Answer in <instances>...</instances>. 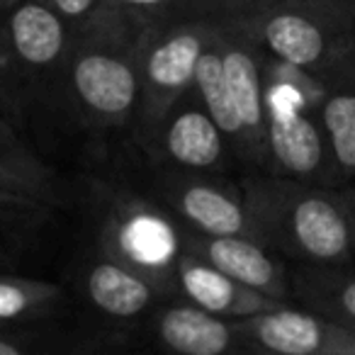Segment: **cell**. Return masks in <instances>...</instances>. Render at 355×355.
Returning a JSON list of instances; mask_svg holds the SVG:
<instances>
[{
	"label": "cell",
	"instance_id": "obj_19",
	"mask_svg": "<svg viewBox=\"0 0 355 355\" xmlns=\"http://www.w3.org/2000/svg\"><path fill=\"white\" fill-rule=\"evenodd\" d=\"M292 295L316 309V314L355 326V277L336 275L329 266L311 268L292 277Z\"/></svg>",
	"mask_w": 355,
	"mask_h": 355
},
{
	"label": "cell",
	"instance_id": "obj_26",
	"mask_svg": "<svg viewBox=\"0 0 355 355\" xmlns=\"http://www.w3.org/2000/svg\"><path fill=\"white\" fill-rule=\"evenodd\" d=\"M3 202H6V200H0V207H3ZM0 222H3V217H0Z\"/></svg>",
	"mask_w": 355,
	"mask_h": 355
},
{
	"label": "cell",
	"instance_id": "obj_4",
	"mask_svg": "<svg viewBox=\"0 0 355 355\" xmlns=\"http://www.w3.org/2000/svg\"><path fill=\"white\" fill-rule=\"evenodd\" d=\"M266 56L304 73H326L355 54V15L319 8H275L236 20Z\"/></svg>",
	"mask_w": 355,
	"mask_h": 355
},
{
	"label": "cell",
	"instance_id": "obj_8",
	"mask_svg": "<svg viewBox=\"0 0 355 355\" xmlns=\"http://www.w3.org/2000/svg\"><path fill=\"white\" fill-rule=\"evenodd\" d=\"M151 141H158L168 161L185 171H209L222 166L229 151L222 129L205 110L195 85L178 98Z\"/></svg>",
	"mask_w": 355,
	"mask_h": 355
},
{
	"label": "cell",
	"instance_id": "obj_9",
	"mask_svg": "<svg viewBox=\"0 0 355 355\" xmlns=\"http://www.w3.org/2000/svg\"><path fill=\"white\" fill-rule=\"evenodd\" d=\"M185 251L198 253L209 266H214L248 290L261 292L280 304H287L290 300L292 280L287 277L285 266L275 256H270L258 239L243 236V234L202 236V241L188 243Z\"/></svg>",
	"mask_w": 355,
	"mask_h": 355
},
{
	"label": "cell",
	"instance_id": "obj_20",
	"mask_svg": "<svg viewBox=\"0 0 355 355\" xmlns=\"http://www.w3.org/2000/svg\"><path fill=\"white\" fill-rule=\"evenodd\" d=\"M193 3L198 15L207 20H236L275 8H319V10L355 15V0H193Z\"/></svg>",
	"mask_w": 355,
	"mask_h": 355
},
{
	"label": "cell",
	"instance_id": "obj_5",
	"mask_svg": "<svg viewBox=\"0 0 355 355\" xmlns=\"http://www.w3.org/2000/svg\"><path fill=\"white\" fill-rule=\"evenodd\" d=\"M243 348L277 355H355V326L277 304L234 319Z\"/></svg>",
	"mask_w": 355,
	"mask_h": 355
},
{
	"label": "cell",
	"instance_id": "obj_24",
	"mask_svg": "<svg viewBox=\"0 0 355 355\" xmlns=\"http://www.w3.org/2000/svg\"><path fill=\"white\" fill-rule=\"evenodd\" d=\"M25 353V345L15 343L10 338H0V355H22Z\"/></svg>",
	"mask_w": 355,
	"mask_h": 355
},
{
	"label": "cell",
	"instance_id": "obj_10",
	"mask_svg": "<svg viewBox=\"0 0 355 355\" xmlns=\"http://www.w3.org/2000/svg\"><path fill=\"white\" fill-rule=\"evenodd\" d=\"M8 49L30 69H54L66 64L71 49V25L44 0H15L6 10Z\"/></svg>",
	"mask_w": 355,
	"mask_h": 355
},
{
	"label": "cell",
	"instance_id": "obj_1",
	"mask_svg": "<svg viewBox=\"0 0 355 355\" xmlns=\"http://www.w3.org/2000/svg\"><path fill=\"white\" fill-rule=\"evenodd\" d=\"M256 239L311 266L355 258V209L321 185L287 178L253 180L243 198Z\"/></svg>",
	"mask_w": 355,
	"mask_h": 355
},
{
	"label": "cell",
	"instance_id": "obj_23",
	"mask_svg": "<svg viewBox=\"0 0 355 355\" xmlns=\"http://www.w3.org/2000/svg\"><path fill=\"white\" fill-rule=\"evenodd\" d=\"M44 3L69 22L71 30L88 25L93 17H98L107 8V0H44Z\"/></svg>",
	"mask_w": 355,
	"mask_h": 355
},
{
	"label": "cell",
	"instance_id": "obj_17",
	"mask_svg": "<svg viewBox=\"0 0 355 355\" xmlns=\"http://www.w3.org/2000/svg\"><path fill=\"white\" fill-rule=\"evenodd\" d=\"M56 183L32 151L0 122V200L6 202H49Z\"/></svg>",
	"mask_w": 355,
	"mask_h": 355
},
{
	"label": "cell",
	"instance_id": "obj_12",
	"mask_svg": "<svg viewBox=\"0 0 355 355\" xmlns=\"http://www.w3.org/2000/svg\"><path fill=\"white\" fill-rule=\"evenodd\" d=\"M175 275L193 304L202 306L212 314L229 316V319H241V316L258 314V311L280 304L261 292L239 285L236 280L224 275L222 270L209 266L205 258H200L193 251H183Z\"/></svg>",
	"mask_w": 355,
	"mask_h": 355
},
{
	"label": "cell",
	"instance_id": "obj_25",
	"mask_svg": "<svg viewBox=\"0 0 355 355\" xmlns=\"http://www.w3.org/2000/svg\"><path fill=\"white\" fill-rule=\"evenodd\" d=\"M12 3H15V0H0V12H6L8 8L12 6Z\"/></svg>",
	"mask_w": 355,
	"mask_h": 355
},
{
	"label": "cell",
	"instance_id": "obj_14",
	"mask_svg": "<svg viewBox=\"0 0 355 355\" xmlns=\"http://www.w3.org/2000/svg\"><path fill=\"white\" fill-rule=\"evenodd\" d=\"M319 122L338 173L355 175V54L326 73Z\"/></svg>",
	"mask_w": 355,
	"mask_h": 355
},
{
	"label": "cell",
	"instance_id": "obj_3",
	"mask_svg": "<svg viewBox=\"0 0 355 355\" xmlns=\"http://www.w3.org/2000/svg\"><path fill=\"white\" fill-rule=\"evenodd\" d=\"M217 20L185 17V20L151 22L139 46V103L134 110L137 132L151 141L156 129L195 83L200 54L214 35Z\"/></svg>",
	"mask_w": 355,
	"mask_h": 355
},
{
	"label": "cell",
	"instance_id": "obj_7",
	"mask_svg": "<svg viewBox=\"0 0 355 355\" xmlns=\"http://www.w3.org/2000/svg\"><path fill=\"white\" fill-rule=\"evenodd\" d=\"M268 171L297 183L324 185L334 175V153L321 122L268 95Z\"/></svg>",
	"mask_w": 355,
	"mask_h": 355
},
{
	"label": "cell",
	"instance_id": "obj_15",
	"mask_svg": "<svg viewBox=\"0 0 355 355\" xmlns=\"http://www.w3.org/2000/svg\"><path fill=\"white\" fill-rule=\"evenodd\" d=\"M112 243L124 266L134 268L141 275L156 280L166 268L180 263L183 253L178 251L173 229L161 217L151 214H134L124 222H117L112 232Z\"/></svg>",
	"mask_w": 355,
	"mask_h": 355
},
{
	"label": "cell",
	"instance_id": "obj_21",
	"mask_svg": "<svg viewBox=\"0 0 355 355\" xmlns=\"http://www.w3.org/2000/svg\"><path fill=\"white\" fill-rule=\"evenodd\" d=\"M56 290L35 282L0 280V319H20L54 300Z\"/></svg>",
	"mask_w": 355,
	"mask_h": 355
},
{
	"label": "cell",
	"instance_id": "obj_22",
	"mask_svg": "<svg viewBox=\"0 0 355 355\" xmlns=\"http://www.w3.org/2000/svg\"><path fill=\"white\" fill-rule=\"evenodd\" d=\"M110 6L119 10L134 12L148 22L163 20H185V17H200L193 0H107Z\"/></svg>",
	"mask_w": 355,
	"mask_h": 355
},
{
	"label": "cell",
	"instance_id": "obj_18",
	"mask_svg": "<svg viewBox=\"0 0 355 355\" xmlns=\"http://www.w3.org/2000/svg\"><path fill=\"white\" fill-rule=\"evenodd\" d=\"M195 93L200 95L205 110L209 112V117L214 119L219 129H222L227 146L234 156L241 158L243 151V132L241 122H239L236 107H234L232 90L227 83V71H224V59H222V46H219L217 37V25H214V35L207 42L205 51L200 54L198 69H195Z\"/></svg>",
	"mask_w": 355,
	"mask_h": 355
},
{
	"label": "cell",
	"instance_id": "obj_13",
	"mask_svg": "<svg viewBox=\"0 0 355 355\" xmlns=\"http://www.w3.org/2000/svg\"><path fill=\"white\" fill-rule=\"evenodd\" d=\"M156 336L168 350L180 355H224L243 348L234 321L198 304H178L156 321Z\"/></svg>",
	"mask_w": 355,
	"mask_h": 355
},
{
	"label": "cell",
	"instance_id": "obj_6",
	"mask_svg": "<svg viewBox=\"0 0 355 355\" xmlns=\"http://www.w3.org/2000/svg\"><path fill=\"white\" fill-rule=\"evenodd\" d=\"M217 37L222 46L227 83L243 132L241 161L256 168H268L266 54L241 27L229 20H217Z\"/></svg>",
	"mask_w": 355,
	"mask_h": 355
},
{
	"label": "cell",
	"instance_id": "obj_2",
	"mask_svg": "<svg viewBox=\"0 0 355 355\" xmlns=\"http://www.w3.org/2000/svg\"><path fill=\"white\" fill-rule=\"evenodd\" d=\"M134 12L110 6L71 37L69 85L78 107L98 124L122 127L139 103V46L151 22L127 25Z\"/></svg>",
	"mask_w": 355,
	"mask_h": 355
},
{
	"label": "cell",
	"instance_id": "obj_16",
	"mask_svg": "<svg viewBox=\"0 0 355 355\" xmlns=\"http://www.w3.org/2000/svg\"><path fill=\"white\" fill-rule=\"evenodd\" d=\"M85 290L88 300L103 314L114 319H134L156 300V285L151 277L114 261L95 263L85 277Z\"/></svg>",
	"mask_w": 355,
	"mask_h": 355
},
{
	"label": "cell",
	"instance_id": "obj_11",
	"mask_svg": "<svg viewBox=\"0 0 355 355\" xmlns=\"http://www.w3.org/2000/svg\"><path fill=\"white\" fill-rule=\"evenodd\" d=\"M163 198L175 212L193 224L202 236H253V222L243 200L227 193L224 188L188 178H168L163 183Z\"/></svg>",
	"mask_w": 355,
	"mask_h": 355
}]
</instances>
